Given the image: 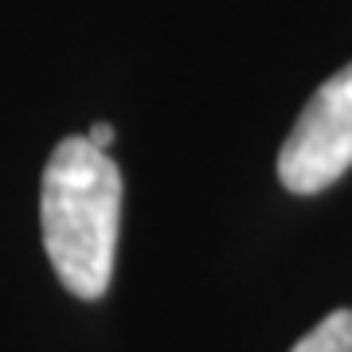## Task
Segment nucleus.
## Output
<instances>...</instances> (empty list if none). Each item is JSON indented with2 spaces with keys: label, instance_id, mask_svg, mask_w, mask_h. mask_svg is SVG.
I'll return each mask as SVG.
<instances>
[{
  "label": "nucleus",
  "instance_id": "7ed1b4c3",
  "mask_svg": "<svg viewBox=\"0 0 352 352\" xmlns=\"http://www.w3.org/2000/svg\"><path fill=\"white\" fill-rule=\"evenodd\" d=\"M289 352H352V309L329 314L317 329H309Z\"/></svg>",
  "mask_w": 352,
  "mask_h": 352
},
{
  "label": "nucleus",
  "instance_id": "f03ea898",
  "mask_svg": "<svg viewBox=\"0 0 352 352\" xmlns=\"http://www.w3.org/2000/svg\"><path fill=\"white\" fill-rule=\"evenodd\" d=\"M352 168V63L325 78L305 102L286 145L278 153V176L289 192L314 196Z\"/></svg>",
  "mask_w": 352,
  "mask_h": 352
},
{
  "label": "nucleus",
  "instance_id": "20e7f679",
  "mask_svg": "<svg viewBox=\"0 0 352 352\" xmlns=\"http://www.w3.org/2000/svg\"><path fill=\"white\" fill-rule=\"evenodd\" d=\"M87 141L94 145V149L110 153V145H113V126H106V122H98V126H90V129H87Z\"/></svg>",
  "mask_w": 352,
  "mask_h": 352
},
{
  "label": "nucleus",
  "instance_id": "f257e3e1",
  "mask_svg": "<svg viewBox=\"0 0 352 352\" xmlns=\"http://www.w3.org/2000/svg\"><path fill=\"white\" fill-rule=\"evenodd\" d=\"M122 223V173L87 133L55 145L39 184V227L51 270L75 298L94 302L110 289Z\"/></svg>",
  "mask_w": 352,
  "mask_h": 352
}]
</instances>
